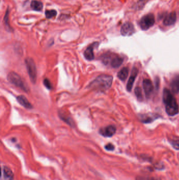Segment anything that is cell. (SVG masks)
<instances>
[{
    "label": "cell",
    "mask_w": 179,
    "mask_h": 180,
    "mask_svg": "<svg viewBox=\"0 0 179 180\" xmlns=\"http://www.w3.org/2000/svg\"><path fill=\"white\" fill-rule=\"evenodd\" d=\"M25 62L30 80L33 83H35L37 80V69L34 61L32 58H27Z\"/></svg>",
    "instance_id": "cell-4"
},
{
    "label": "cell",
    "mask_w": 179,
    "mask_h": 180,
    "mask_svg": "<svg viewBox=\"0 0 179 180\" xmlns=\"http://www.w3.org/2000/svg\"><path fill=\"white\" fill-rule=\"evenodd\" d=\"M128 73H129L128 69L127 67H124L119 72L117 76L120 80L124 81L127 79V77L128 76Z\"/></svg>",
    "instance_id": "cell-17"
},
{
    "label": "cell",
    "mask_w": 179,
    "mask_h": 180,
    "mask_svg": "<svg viewBox=\"0 0 179 180\" xmlns=\"http://www.w3.org/2000/svg\"><path fill=\"white\" fill-rule=\"evenodd\" d=\"M171 89L173 93L177 94L179 92V76L174 77L170 83Z\"/></svg>",
    "instance_id": "cell-13"
},
{
    "label": "cell",
    "mask_w": 179,
    "mask_h": 180,
    "mask_svg": "<svg viewBox=\"0 0 179 180\" xmlns=\"http://www.w3.org/2000/svg\"><path fill=\"white\" fill-rule=\"evenodd\" d=\"M98 45V43L97 42H95L90 45V46L87 48L84 52V56L86 60L88 61H92V60L94 59L95 56L94 49Z\"/></svg>",
    "instance_id": "cell-9"
},
{
    "label": "cell",
    "mask_w": 179,
    "mask_h": 180,
    "mask_svg": "<svg viewBox=\"0 0 179 180\" xmlns=\"http://www.w3.org/2000/svg\"><path fill=\"white\" fill-rule=\"evenodd\" d=\"M9 9H8L7 11L6 12L4 18V22H5V23L6 25L9 26V27H10V25H9Z\"/></svg>",
    "instance_id": "cell-23"
},
{
    "label": "cell",
    "mask_w": 179,
    "mask_h": 180,
    "mask_svg": "<svg viewBox=\"0 0 179 180\" xmlns=\"http://www.w3.org/2000/svg\"><path fill=\"white\" fill-rule=\"evenodd\" d=\"M3 177L5 180H13L14 174L13 172L7 166H4L3 168Z\"/></svg>",
    "instance_id": "cell-15"
},
{
    "label": "cell",
    "mask_w": 179,
    "mask_h": 180,
    "mask_svg": "<svg viewBox=\"0 0 179 180\" xmlns=\"http://www.w3.org/2000/svg\"><path fill=\"white\" fill-rule=\"evenodd\" d=\"M136 180H160L158 178L152 177H140L137 178Z\"/></svg>",
    "instance_id": "cell-24"
},
{
    "label": "cell",
    "mask_w": 179,
    "mask_h": 180,
    "mask_svg": "<svg viewBox=\"0 0 179 180\" xmlns=\"http://www.w3.org/2000/svg\"><path fill=\"white\" fill-rule=\"evenodd\" d=\"M103 62L105 64L110 63V65L113 68L119 67L122 64L124 59L118 55L115 54H107L105 55Z\"/></svg>",
    "instance_id": "cell-5"
},
{
    "label": "cell",
    "mask_w": 179,
    "mask_h": 180,
    "mask_svg": "<svg viewBox=\"0 0 179 180\" xmlns=\"http://www.w3.org/2000/svg\"><path fill=\"white\" fill-rule=\"evenodd\" d=\"M44 84L45 85V86L48 89L51 90L52 88V85L51 82L49 81L48 78H45L44 80Z\"/></svg>",
    "instance_id": "cell-22"
},
{
    "label": "cell",
    "mask_w": 179,
    "mask_h": 180,
    "mask_svg": "<svg viewBox=\"0 0 179 180\" xmlns=\"http://www.w3.org/2000/svg\"><path fill=\"white\" fill-rule=\"evenodd\" d=\"M135 28L133 23L129 22L124 23L121 27L120 33L123 36H131L135 32Z\"/></svg>",
    "instance_id": "cell-7"
},
{
    "label": "cell",
    "mask_w": 179,
    "mask_h": 180,
    "mask_svg": "<svg viewBox=\"0 0 179 180\" xmlns=\"http://www.w3.org/2000/svg\"><path fill=\"white\" fill-rule=\"evenodd\" d=\"M140 119L143 123H150L154 120V116L150 115V114H141L140 115Z\"/></svg>",
    "instance_id": "cell-18"
},
{
    "label": "cell",
    "mask_w": 179,
    "mask_h": 180,
    "mask_svg": "<svg viewBox=\"0 0 179 180\" xmlns=\"http://www.w3.org/2000/svg\"><path fill=\"white\" fill-rule=\"evenodd\" d=\"M176 14L175 12H172L167 15L163 21V24L166 26L172 25L176 23Z\"/></svg>",
    "instance_id": "cell-11"
},
{
    "label": "cell",
    "mask_w": 179,
    "mask_h": 180,
    "mask_svg": "<svg viewBox=\"0 0 179 180\" xmlns=\"http://www.w3.org/2000/svg\"><path fill=\"white\" fill-rule=\"evenodd\" d=\"M135 93L136 96H137V99L140 101H142L143 99V96H142V94L141 89H140V87H136L135 90Z\"/></svg>",
    "instance_id": "cell-20"
},
{
    "label": "cell",
    "mask_w": 179,
    "mask_h": 180,
    "mask_svg": "<svg viewBox=\"0 0 179 180\" xmlns=\"http://www.w3.org/2000/svg\"><path fill=\"white\" fill-rule=\"evenodd\" d=\"M45 14L47 19H51L57 15V11L54 10H46L45 12Z\"/></svg>",
    "instance_id": "cell-19"
},
{
    "label": "cell",
    "mask_w": 179,
    "mask_h": 180,
    "mask_svg": "<svg viewBox=\"0 0 179 180\" xmlns=\"http://www.w3.org/2000/svg\"><path fill=\"white\" fill-rule=\"evenodd\" d=\"M155 18L153 14L149 13L145 15L140 21L139 25L142 30H148L154 24Z\"/></svg>",
    "instance_id": "cell-6"
},
{
    "label": "cell",
    "mask_w": 179,
    "mask_h": 180,
    "mask_svg": "<svg viewBox=\"0 0 179 180\" xmlns=\"http://www.w3.org/2000/svg\"><path fill=\"white\" fill-rule=\"evenodd\" d=\"M31 7L32 9L35 11L40 12L42 11L43 8V4L40 1L33 0L31 3Z\"/></svg>",
    "instance_id": "cell-16"
},
{
    "label": "cell",
    "mask_w": 179,
    "mask_h": 180,
    "mask_svg": "<svg viewBox=\"0 0 179 180\" xmlns=\"http://www.w3.org/2000/svg\"><path fill=\"white\" fill-rule=\"evenodd\" d=\"M170 142L173 148L179 150V139H171Z\"/></svg>",
    "instance_id": "cell-21"
},
{
    "label": "cell",
    "mask_w": 179,
    "mask_h": 180,
    "mask_svg": "<svg viewBox=\"0 0 179 180\" xmlns=\"http://www.w3.org/2000/svg\"><path fill=\"white\" fill-rule=\"evenodd\" d=\"M17 100L18 102L22 105L24 108L27 109H32L33 108L32 105L29 102V100L24 95H20L17 97Z\"/></svg>",
    "instance_id": "cell-14"
},
{
    "label": "cell",
    "mask_w": 179,
    "mask_h": 180,
    "mask_svg": "<svg viewBox=\"0 0 179 180\" xmlns=\"http://www.w3.org/2000/svg\"><path fill=\"white\" fill-rule=\"evenodd\" d=\"M105 148L107 151H112L115 150V146L111 143H108L105 146Z\"/></svg>",
    "instance_id": "cell-25"
},
{
    "label": "cell",
    "mask_w": 179,
    "mask_h": 180,
    "mask_svg": "<svg viewBox=\"0 0 179 180\" xmlns=\"http://www.w3.org/2000/svg\"><path fill=\"white\" fill-rule=\"evenodd\" d=\"M8 80L12 84H14L17 87H20L25 92H28L29 89L21 78L20 76L14 72L9 73L8 76Z\"/></svg>",
    "instance_id": "cell-3"
},
{
    "label": "cell",
    "mask_w": 179,
    "mask_h": 180,
    "mask_svg": "<svg viewBox=\"0 0 179 180\" xmlns=\"http://www.w3.org/2000/svg\"><path fill=\"white\" fill-rule=\"evenodd\" d=\"M163 101L165 106L167 113L170 116H174L179 113V105L170 91L165 89L163 92Z\"/></svg>",
    "instance_id": "cell-1"
},
{
    "label": "cell",
    "mask_w": 179,
    "mask_h": 180,
    "mask_svg": "<svg viewBox=\"0 0 179 180\" xmlns=\"http://www.w3.org/2000/svg\"><path fill=\"white\" fill-rule=\"evenodd\" d=\"M138 73V70L136 67H134L133 69V71L131 73V75L130 76V78H129L128 82L127 83V90L128 91L130 92L132 90L133 85L136 76H137Z\"/></svg>",
    "instance_id": "cell-12"
},
{
    "label": "cell",
    "mask_w": 179,
    "mask_h": 180,
    "mask_svg": "<svg viewBox=\"0 0 179 180\" xmlns=\"http://www.w3.org/2000/svg\"><path fill=\"white\" fill-rule=\"evenodd\" d=\"M143 87L147 98H149L153 90V84L149 79L146 78L143 82Z\"/></svg>",
    "instance_id": "cell-10"
},
{
    "label": "cell",
    "mask_w": 179,
    "mask_h": 180,
    "mask_svg": "<svg viewBox=\"0 0 179 180\" xmlns=\"http://www.w3.org/2000/svg\"><path fill=\"white\" fill-rule=\"evenodd\" d=\"M112 76L108 74H101L90 83L89 87L99 91H105L111 87L113 83Z\"/></svg>",
    "instance_id": "cell-2"
},
{
    "label": "cell",
    "mask_w": 179,
    "mask_h": 180,
    "mask_svg": "<svg viewBox=\"0 0 179 180\" xmlns=\"http://www.w3.org/2000/svg\"><path fill=\"white\" fill-rule=\"evenodd\" d=\"M115 131L116 128L115 126L111 125L101 128L99 131V133L104 137H111L115 134Z\"/></svg>",
    "instance_id": "cell-8"
}]
</instances>
